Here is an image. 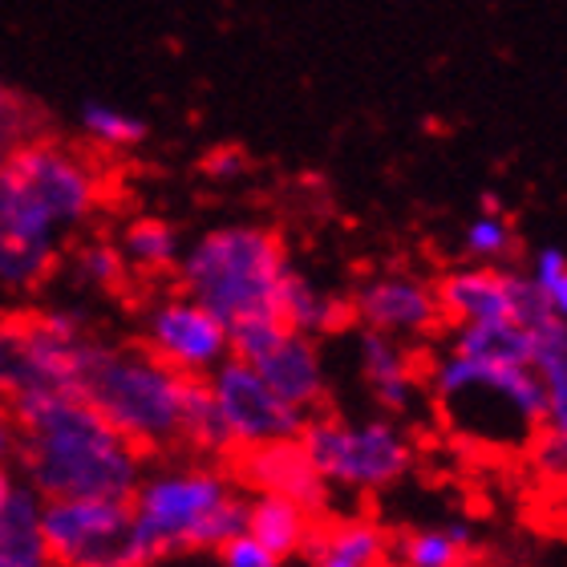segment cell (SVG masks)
I'll return each mask as SVG.
<instances>
[{
  "label": "cell",
  "instance_id": "cell-27",
  "mask_svg": "<svg viewBox=\"0 0 567 567\" xmlns=\"http://www.w3.org/2000/svg\"><path fill=\"white\" fill-rule=\"evenodd\" d=\"M78 134L102 154H126L138 151L146 134H151V126H146V118L114 106V102H82V110H78Z\"/></svg>",
  "mask_w": 567,
  "mask_h": 567
},
{
  "label": "cell",
  "instance_id": "cell-22",
  "mask_svg": "<svg viewBox=\"0 0 567 567\" xmlns=\"http://www.w3.org/2000/svg\"><path fill=\"white\" fill-rule=\"evenodd\" d=\"M317 527V515L305 511L292 498L280 495H248V527L251 539H260L276 559H292L305 551L308 535Z\"/></svg>",
  "mask_w": 567,
  "mask_h": 567
},
{
  "label": "cell",
  "instance_id": "cell-3",
  "mask_svg": "<svg viewBox=\"0 0 567 567\" xmlns=\"http://www.w3.org/2000/svg\"><path fill=\"white\" fill-rule=\"evenodd\" d=\"M195 381L166 369L138 341L94 337L82 357L78 398L94 405L126 442L151 454L183 450V417Z\"/></svg>",
  "mask_w": 567,
  "mask_h": 567
},
{
  "label": "cell",
  "instance_id": "cell-23",
  "mask_svg": "<svg viewBox=\"0 0 567 567\" xmlns=\"http://www.w3.org/2000/svg\"><path fill=\"white\" fill-rule=\"evenodd\" d=\"M41 503L24 483H17L9 507L0 511V567H53L41 535Z\"/></svg>",
  "mask_w": 567,
  "mask_h": 567
},
{
  "label": "cell",
  "instance_id": "cell-4",
  "mask_svg": "<svg viewBox=\"0 0 567 567\" xmlns=\"http://www.w3.org/2000/svg\"><path fill=\"white\" fill-rule=\"evenodd\" d=\"M288 268L292 264L280 231L264 224H224L183 248L175 280L183 292L224 320L227 329H236L244 320L276 317Z\"/></svg>",
  "mask_w": 567,
  "mask_h": 567
},
{
  "label": "cell",
  "instance_id": "cell-33",
  "mask_svg": "<svg viewBox=\"0 0 567 567\" xmlns=\"http://www.w3.org/2000/svg\"><path fill=\"white\" fill-rule=\"evenodd\" d=\"M244 171H248V154L239 151V146H219V151H212L203 158V175L215 178V183H231Z\"/></svg>",
  "mask_w": 567,
  "mask_h": 567
},
{
  "label": "cell",
  "instance_id": "cell-34",
  "mask_svg": "<svg viewBox=\"0 0 567 567\" xmlns=\"http://www.w3.org/2000/svg\"><path fill=\"white\" fill-rule=\"evenodd\" d=\"M12 458H17V422L0 405V466H12Z\"/></svg>",
  "mask_w": 567,
  "mask_h": 567
},
{
  "label": "cell",
  "instance_id": "cell-30",
  "mask_svg": "<svg viewBox=\"0 0 567 567\" xmlns=\"http://www.w3.org/2000/svg\"><path fill=\"white\" fill-rule=\"evenodd\" d=\"M532 280L539 284V288H544L551 317L564 320V324H567V251L556 248V244H547V248L535 251Z\"/></svg>",
  "mask_w": 567,
  "mask_h": 567
},
{
  "label": "cell",
  "instance_id": "cell-35",
  "mask_svg": "<svg viewBox=\"0 0 567 567\" xmlns=\"http://www.w3.org/2000/svg\"><path fill=\"white\" fill-rule=\"evenodd\" d=\"M17 483H21V478H17V471H12V466H0V511L9 507V498H12V491H17Z\"/></svg>",
  "mask_w": 567,
  "mask_h": 567
},
{
  "label": "cell",
  "instance_id": "cell-24",
  "mask_svg": "<svg viewBox=\"0 0 567 567\" xmlns=\"http://www.w3.org/2000/svg\"><path fill=\"white\" fill-rule=\"evenodd\" d=\"M474 556V532L466 523L422 527L390 539V567H466Z\"/></svg>",
  "mask_w": 567,
  "mask_h": 567
},
{
  "label": "cell",
  "instance_id": "cell-28",
  "mask_svg": "<svg viewBox=\"0 0 567 567\" xmlns=\"http://www.w3.org/2000/svg\"><path fill=\"white\" fill-rule=\"evenodd\" d=\"M462 248L478 264H495V260H507L511 251L519 248V236H515V227L503 215H478L474 224H466Z\"/></svg>",
  "mask_w": 567,
  "mask_h": 567
},
{
  "label": "cell",
  "instance_id": "cell-7",
  "mask_svg": "<svg viewBox=\"0 0 567 567\" xmlns=\"http://www.w3.org/2000/svg\"><path fill=\"white\" fill-rule=\"evenodd\" d=\"M296 442L329 491L373 495L402 483L414 466V442L393 417L349 422L341 414H312Z\"/></svg>",
  "mask_w": 567,
  "mask_h": 567
},
{
  "label": "cell",
  "instance_id": "cell-14",
  "mask_svg": "<svg viewBox=\"0 0 567 567\" xmlns=\"http://www.w3.org/2000/svg\"><path fill=\"white\" fill-rule=\"evenodd\" d=\"M353 320L361 329L385 332V337H425L442 324L434 300V284L414 272H378L369 276L353 296H349Z\"/></svg>",
  "mask_w": 567,
  "mask_h": 567
},
{
  "label": "cell",
  "instance_id": "cell-12",
  "mask_svg": "<svg viewBox=\"0 0 567 567\" xmlns=\"http://www.w3.org/2000/svg\"><path fill=\"white\" fill-rule=\"evenodd\" d=\"M207 385V398L215 405V417L224 425L227 450L231 458L244 454V450H260L272 446V442H292L300 437L308 417L300 410H292L288 402H280L268 381L256 373L251 365L227 357L224 365L215 369L212 378H203Z\"/></svg>",
  "mask_w": 567,
  "mask_h": 567
},
{
  "label": "cell",
  "instance_id": "cell-19",
  "mask_svg": "<svg viewBox=\"0 0 567 567\" xmlns=\"http://www.w3.org/2000/svg\"><path fill=\"white\" fill-rule=\"evenodd\" d=\"M357 353H361V378H365L373 402H378L385 414H405L417 398V373H414L410 349H405L398 337L361 329Z\"/></svg>",
  "mask_w": 567,
  "mask_h": 567
},
{
  "label": "cell",
  "instance_id": "cell-15",
  "mask_svg": "<svg viewBox=\"0 0 567 567\" xmlns=\"http://www.w3.org/2000/svg\"><path fill=\"white\" fill-rule=\"evenodd\" d=\"M236 483L248 486L251 495H280L300 503L312 515H324L329 511V486L317 474V466L308 462L305 446L300 442H272V446L260 450H244L236 454Z\"/></svg>",
  "mask_w": 567,
  "mask_h": 567
},
{
  "label": "cell",
  "instance_id": "cell-21",
  "mask_svg": "<svg viewBox=\"0 0 567 567\" xmlns=\"http://www.w3.org/2000/svg\"><path fill=\"white\" fill-rule=\"evenodd\" d=\"M122 260H126V272L131 280H163V276H175L178 260H183V236L178 227L163 215H131L122 231L114 236Z\"/></svg>",
  "mask_w": 567,
  "mask_h": 567
},
{
  "label": "cell",
  "instance_id": "cell-8",
  "mask_svg": "<svg viewBox=\"0 0 567 567\" xmlns=\"http://www.w3.org/2000/svg\"><path fill=\"white\" fill-rule=\"evenodd\" d=\"M0 175L17 190H24L65 231V239L94 224L110 199V178L94 154L41 134L21 142L0 163Z\"/></svg>",
  "mask_w": 567,
  "mask_h": 567
},
{
  "label": "cell",
  "instance_id": "cell-6",
  "mask_svg": "<svg viewBox=\"0 0 567 567\" xmlns=\"http://www.w3.org/2000/svg\"><path fill=\"white\" fill-rule=\"evenodd\" d=\"M94 337L73 305L0 317V405L9 417L58 393H78L82 357Z\"/></svg>",
  "mask_w": 567,
  "mask_h": 567
},
{
  "label": "cell",
  "instance_id": "cell-2",
  "mask_svg": "<svg viewBox=\"0 0 567 567\" xmlns=\"http://www.w3.org/2000/svg\"><path fill=\"white\" fill-rule=\"evenodd\" d=\"M126 507L142 567L175 551H219L248 527V491L236 474L199 454L146 462Z\"/></svg>",
  "mask_w": 567,
  "mask_h": 567
},
{
  "label": "cell",
  "instance_id": "cell-31",
  "mask_svg": "<svg viewBox=\"0 0 567 567\" xmlns=\"http://www.w3.org/2000/svg\"><path fill=\"white\" fill-rule=\"evenodd\" d=\"M37 110H29L24 102H17V97H9L4 106H0V163L9 158L21 142L37 138Z\"/></svg>",
  "mask_w": 567,
  "mask_h": 567
},
{
  "label": "cell",
  "instance_id": "cell-32",
  "mask_svg": "<svg viewBox=\"0 0 567 567\" xmlns=\"http://www.w3.org/2000/svg\"><path fill=\"white\" fill-rule=\"evenodd\" d=\"M219 564L224 567H280V559L260 544V539H251L248 532H239L236 539H227L219 547Z\"/></svg>",
  "mask_w": 567,
  "mask_h": 567
},
{
  "label": "cell",
  "instance_id": "cell-13",
  "mask_svg": "<svg viewBox=\"0 0 567 567\" xmlns=\"http://www.w3.org/2000/svg\"><path fill=\"white\" fill-rule=\"evenodd\" d=\"M65 231L0 175V292H37L58 272Z\"/></svg>",
  "mask_w": 567,
  "mask_h": 567
},
{
  "label": "cell",
  "instance_id": "cell-20",
  "mask_svg": "<svg viewBox=\"0 0 567 567\" xmlns=\"http://www.w3.org/2000/svg\"><path fill=\"white\" fill-rule=\"evenodd\" d=\"M276 317L292 332H305V337L320 341V337L349 329L353 308H349V296L329 292L317 280H308L300 268H288V276L280 284V300H276Z\"/></svg>",
  "mask_w": 567,
  "mask_h": 567
},
{
  "label": "cell",
  "instance_id": "cell-5",
  "mask_svg": "<svg viewBox=\"0 0 567 567\" xmlns=\"http://www.w3.org/2000/svg\"><path fill=\"white\" fill-rule=\"evenodd\" d=\"M437 414L458 437L478 446H532L547 417L544 381L532 365H486L450 353L430 378Z\"/></svg>",
  "mask_w": 567,
  "mask_h": 567
},
{
  "label": "cell",
  "instance_id": "cell-17",
  "mask_svg": "<svg viewBox=\"0 0 567 567\" xmlns=\"http://www.w3.org/2000/svg\"><path fill=\"white\" fill-rule=\"evenodd\" d=\"M434 300L442 324H483V320H511L507 308V268L471 264L450 268L434 280Z\"/></svg>",
  "mask_w": 567,
  "mask_h": 567
},
{
  "label": "cell",
  "instance_id": "cell-37",
  "mask_svg": "<svg viewBox=\"0 0 567 567\" xmlns=\"http://www.w3.org/2000/svg\"><path fill=\"white\" fill-rule=\"evenodd\" d=\"M9 97H12V94H9V85L0 82V106H4V102H9Z\"/></svg>",
  "mask_w": 567,
  "mask_h": 567
},
{
  "label": "cell",
  "instance_id": "cell-18",
  "mask_svg": "<svg viewBox=\"0 0 567 567\" xmlns=\"http://www.w3.org/2000/svg\"><path fill=\"white\" fill-rule=\"evenodd\" d=\"M393 535L365 515L317 519L300 556L312 567H390Z\"/></svg>",
  "mask_w": 567,
  "mask_h": 567
},
{
  "label": "cell",
  "instance_id": "cell-25",
  "mask_svg": "<svg viewBox=\"0 0 567 567\" xmlns=\"http://www.w3.org/2000/svg\"><path fill=\"white\" fill-rule=\"evenodd\" d=\"M450 353L486 361V365H532V329L511 324V320L458 324L450 337Z\"/></svg>",
  "mask_w": 567,
  "mask_h": 567
},
{
  "label": "cell",
  "instance_id": "cell-29",
  "mask_svg": "<svg viewBox=\"0 0 567 567\" xmlns=\"http://www.w3.org/2000/svg\"><path fill=\"white\" fill-rule=\"evenodd\" d=\"M507 308H511V324H523V329H535V324L551 320L547 296H544V288L532 280V272L507 268Z\"/></svg>",
  "mask_w": 567,
  "mask_h": 567
},
{
  "label": "cell",
  "instance_id": "cell-11",
  "mask_svg": "<svg viewBox=\"0 0 567 567\" xmlns=\"http://www.w3.org/2000/svg\"><path fill=\"white\" fill-rule=\"evenodd\" d=\"M41 535L53 567H142L131 507L114 498H49Z\"/></svg>",
  "mask_w": 567,
  "mask_h": 567
},
{
  "label": "cell",
  "instance_id": "cell-26",
  "mask_svg": "<svg viewBox=\"0 0 567 567\" xmlns=\"http://www.w3.org/2000/svg\"><path fill=\"white\" fill-rule=\"evenodd\" d=\"M61 260L70 264V276L82 292H122L131 284V272H126V260H122L118 244L114 236H85L78 239Z\"/></svg>",
  "mask_w": 567,
  "mask_h": 567
},
{
  "label": "cell",
  "instance_id": "cell-1",
  "mask_svg": "<svg viewBox=\"0 0 567 567\" xmlns=\"http://www.w3.org/2000/svg\"><path fill=\"white\" fill-rule=\"evenodd\" d=\"M17 422V478L49 498H114L126 503L146 471V454L78 393L29 405Z\"/></svg>",
  "mask_w": 567,
  "mask_h": 567
},
{
  "label": "cell",
  "instance_id": "cell-16",
  "mask_svg": "<svg viewBox=\"0 0 567 567\" xmlns=\"http://www.w3.org/2000/svg\"><path fill=\"white\" fill-rule=\"evenodd\" d=\"M532 369L544 381L547 417L535 437V458L551 474H567V324L544 320L532 329Z\"/></svg>",
  "mask_w": 567,
  "mask_h": 567
},
{
  "label": "cell",
  "instance_id": "cell-10",
  "mask_svg": "<svg viewBox=\"0 0 567 567\" xmlns=\"http://www.w3.org/2000/svg\"><path fill=\"white\" fill-rule=\"evenodd\" d=\"M231 357L256 369L268 381V390L305 417L320 414V405L329 402V373H324L320 341L292 332L284 320L268 317L236 324L231 329Z\"/></svg>",
  "mask_w": 567,
  "mask_h": 567
},
{
  "label": "cell",
  "instance_id": "cell-9",
  "mask_svg": "<svg viewBox=\"0 0 567 567\" xmlns=\"http://www.w3.org/2000/svg\"><path fill=\"white\" fill-rule=\"evenodd\" d=\"M138 344L166 369L203 381L231 357V329L183 288H166L142 305Z\"/></svg>",
  "mask_w": 567,
  "mask_h": 567
},
{
  "label": "cell",
  "instance_id": "cell-36",
  "mask_svg": "<svg viewBox=\"0 0 567 567\" xmlns=\"http://www.w3.org/2000/svg\"><path fill=\"white\" fill-rule=\"evenodd\" d=\"M483 212L478 215H503V203H498V195H483V203H478Z\"/></svg>",
  "mask_w": 567,
  "mask_h": 567
}]
</instances>
